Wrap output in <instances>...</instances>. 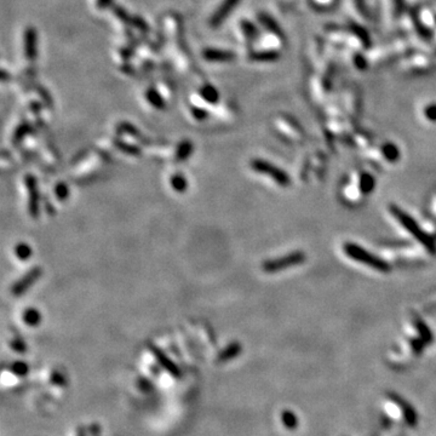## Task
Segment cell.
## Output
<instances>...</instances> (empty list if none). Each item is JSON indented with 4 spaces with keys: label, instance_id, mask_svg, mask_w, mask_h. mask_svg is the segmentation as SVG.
Segmentation results:
<instances>
[{
    "label": "cell",
    "instance_id": "cell-8",
    "mask_svg": "<svg viewBox=\"0 0 436 436\" xmlns=\"http://www.w3.org/2000/svg\"><path fill=\"white\" fill-rule=\"evenodd\" d=\"M199 97L207 104H216L219 101V92L213 85L204 84L199 90Z\"/></svg>",
    "mask_w": 436,
    "mask_h": 436
},
{
    "label": "cell",
    "instance_id": "cell-4",
    "mask_svg": "<svg viewBox=\"0 0 436 436\" xmlns=\"http://www.w3.org/2000/svg\"><path fill=\"white\" fill-rule=\"evenodd\" d=\"M238 2H239V0H224V2L219 5L217 11L210 17V26L218 27L224 21V18L232 12L233 9L237 6Z\"/></svg>",
    "mask_w": 436,
    "mask_h": 436
},
{
    "label": "cell",
    "instance_id": "cell-3",
    "mask_svg": "<svg viewBox=\"0 0 436 436\" xmlns=\"http://www.w3.org/2000/svg\"><path fill=\"white\" fill-rule=\"evenodd\" d=\"M24 57L32 63L37 57V31L33 27H27L23 37Z\"/></svg>",
    "mask_w": 436,
    "mask_h": 436
},
{
    "label": "cell",
    "instance_id": "cell-15",
    "mask_svg": "<svg viewBox=\"0 0 436 436\" xmlns=\"http://www.w3.org/2000/svg\"><path fill=\"white\" fill-rule=\"evenodd\" d=\"M190 113L193 115L194 119H196L197 122H204L208 118V112L202 107L197 106H191L190 107Z\"/></svg>",
    "mask_w": 436,
    "mask_h": 436
},
{
    "label": "cell",
    "instance_id": "cell-2",
    "mask_svg": "<svg viewBox=\"0 0 436 436\" xmlns=\"http://www.w3.org/2000/svg\"><path fill=\"white\" fill-rule=\"evenodd\" d=\"M26 186L29 193V200H28L29 213H31L33 218H38L39 217L40 195H39V190H38L37 180H35V177H33L32 175H28V176L26 177Z\"/></svg>",
    "mask_w": 436,
    "mask_h": 436
},
{
    "label": "cell",
    "instance_id": "cell-13",
    "mask_svg": "<svg viewBox=\"0 0 436 436\" xmlns=\"http://www.w3.org/2000/svg\"><path fill=\"white\" fill-rule=\"evenodd\" d=\"M15 253H16V256H17L18 259L27 260L29 258V257L32 256V249H31V246L27 245V244H24V243L18 244V245L16 246V249H15Z\"/></svg>",
    "mask_w": 436,
    "mask_h": 436
},
{
    "label": "cell",
    "instance_id": "cell-6",
    "mask_svg": "<svg viewBox=\"0 0 436 436\" xmlns=\"http://www.w3.org/2000/svg\"><path fill=\"white\" fill-rule=\"evenodd\" d=\"M251 166L253 167V169L256 170L257 172H260V174H268V176L273 177L274 180L278 181L279 183H284L285 181H286V178H285L284 174H282L280 170H278L276 167L271 166L270 164L265 163V161L254 160V161H252Z\"/></svg>",
    "mask_w": 436,
    "mask_h": 436
},
{
    "label": "cell",
    "instance_id": "cell-5",
    "mask_svg": "<svg viewBox=\"0 0 436 436\" xmlns=\"http://www.w3.org/2000/svg\"><path fill=\"white\" fill-rule=\"evenodd\" d=\"M164 31L171 38H177L182 32V21L176 13H167L163 18Z\"/></svg>",
    "mask_w": 436,
    "mask_h": 436
},
{
    "label": "cell",
    "instance_id": "cell-10",
    "mask_svg": "<svg viewBox=\"0 0 436 436\" xmlns=\"http://www.w3.org/2000/svg\"><path fill=\"white\" fill-rule=\"evenodd\" d=\"M193 152V144L189 141L181 142L176 152V161H185Z\"/></svg>",
    "mask_w": 436,
    "mask_h": 436
},
{
    "label": "cell",
    "instance_id": "cell-11",
    "mask_svg": "<svg viewBox=\"0 0 436 436\" xmlns=\"http://www.w3.org/2000/svg\"><path fill=\"white\" fill-rule=\"evenodd\" d=\"M23 320L27 325L29 326H35L38 323H40V320H42V315L40 312L34 308H29L27 309L26 312L23 314Z\"/></svg>",
    "mask_w": 436,
    "mask_h": 436
},
{
    "label": "cell",
    "instance_id": "cell-12",
    "mask_svg": "<svg viewBox=\"0 0 436 436\" xmlns=\"http://www.w3.org/2000/svg\"><path fill=\"white\" fill-rule=\"evenodd\" d=\"M114 143H115V147H118L120 150H122V152L127 153V154L133 155V156H138L139 154H141V149H139L138 147H136V145L127 144L123 141H115Z\"/></svg>",
    "mask_w": 436,
    "mask_h": 436
},
{
    "label": "cell",
    "instance_id": "cell-7",
    "mask_svg": "<svg viewBox=\"0 0 436 436\" xmlns=\"http://www.w3.org/2000/svg\"><path fill=\"white\" fill-rule=\"evenodd\" d=\"M201 55L206 61L215 63L229 62L234 60V54L227 50H219V49H206L202 51Z\"/></svg>",
    "mask_w": 436,
    "mask_h": 436
},
{
    "label": "cell",
    "instance_id": "cell-1",
    "mask_svg": "<svg viewBox=\"0 0 436 436\" xmlns=\"http://www.w3.org/2000/svg\"><path fill=\"white\" fill-rule=\"evenodd\" d=\"M42 274H43L42 268L40 267L33 268V269L29 270L26 275L22 276L20 280L13 285L12 289H11L12 295L16 296V297L24 295V293L27 292V290H28L29 287H32L33 285H34V282L42 276Z\"/></svg>",
    "mask_w": 436,
    "mask_h": 436
},
{
    "label": "cell",
    "instance_id": "cell-16",
    "mask_svg": "<svg viewBox=\"0 0 436 436\" xmlns=\"http://www.w3.org/2000/svg\"><path fill=\"white\" fill-rule=\"evenodd\" d=\"M28 131H31V127H29V125L24 124V125L18 126L17 130H16V132H15V136H13V143H17L18 141H21V139L23 138V136L26 135V133L28 132Z\"/></svg>",
    "mask_w": 436,
    "mask_h": 436
},
{
    "label": "cell",
    "instance_id": "cell-17",
    "mask_svg": "<svg viewBox=\"0 0 436 436\" xmlns=\"http://www.w3.org/2000/svg\"><path fill=\"white\" fill-rule=\"evenodd\" d=\"M68 195H69V189H68V187L64 185V183H60V185L56 187L57 199L62 200L63 201V200L67 199Z\"/></svg>",
    "mask_w": 436,
    "mask_h": 436
},
{
    "label": "cell",
    "instance_id": "cell-18",
    "mask_svg": "<svg viewBox=\"0 0 436 436\" xmlns=\"http://www.w3.org/2000/svg\"><path fill=\"white\" fill-rule=\"evenodd\" d=\"M111 1L112 0H96V4L98 5V7H100V9H103V7L108 6V5L111 4Z\"/></svg>",
    "mask_w": 436,
    "mask_h": 436
},
{
    "label": "cell",
    "instance_id": "cell-9",
    "mask_svg": "<svg viewBox=\"0 0 436 436\" xmlns=\"http://www.w3.org/2000/svg\"><path fill=\"white\" fill-rule=\"evenodd\" d=\"M145 100L148 101V103L152 104L153 107L156 109H164L165 108V97L160 94L158 89H154V87H149V89L145 91Z\"/></svg>",
    "mask_w": 436,
    "mask_h": 436
},
{
    "label": "cell",
    "instance_id": "cell-14",
    "mask_svg": "<svg viewBox=\"0 0 436 436\" xmlns=\"http://www.w3.org/2000/svg\"><path fill=\"white\" fill-rule=\"evenodd\" d=\"M171 186L175 190L182 193V191H185L187 189V180L181 174H177L171 178Z\"/></svg>",
    "mask_w": 436,
    "mask_h": 436
}]
</instances>
